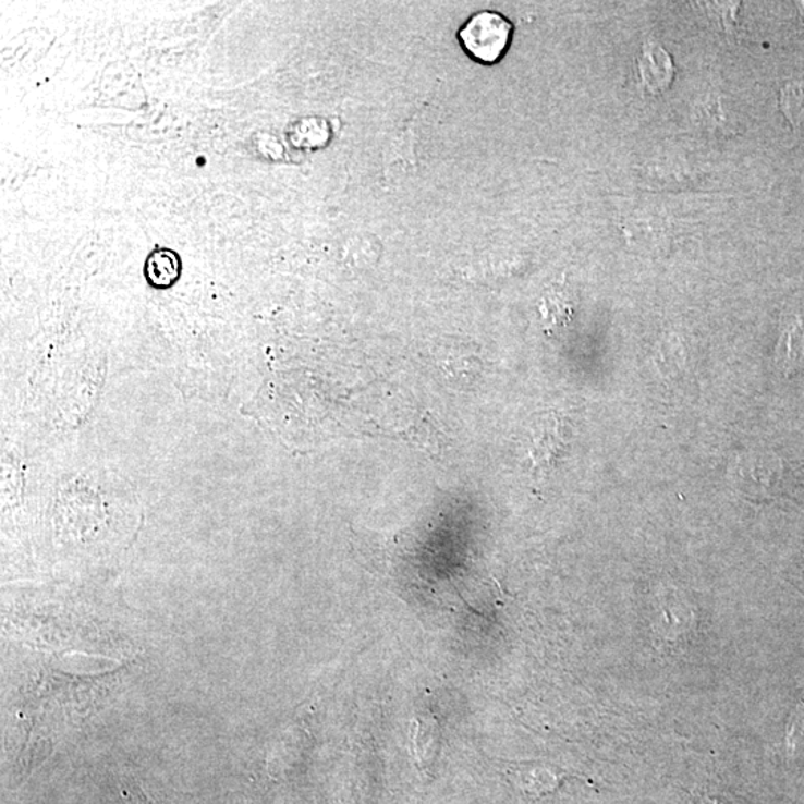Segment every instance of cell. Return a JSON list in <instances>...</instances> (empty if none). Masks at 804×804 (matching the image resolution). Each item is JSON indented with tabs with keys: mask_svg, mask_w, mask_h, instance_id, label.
<instances>
[{
	"mask_svg": "<svg viewBox=\"0 0 804 804\" xmlns=\"http://www.w3.org/2000/svg\"><path fill=\"white\" fill-rule=\"evenodd\" d=\"M513 24L497 12L483 11L475 14L459 32L466 51L483 63H495L509 48Z\"/></svg>",
	"mask_w": 804,
	"mask_h": 804,
	"instance_id": "cell-1",
	"label": "cell"
},
{
	"mask_svg": "<svg viewBox=\"0 0 804 804\" xmlns=\"http://www.w3.org/2000/svg\"><path fill=\"white\" fill-rule=\"evenodd\" d=\"M567 434L562 421L556 414H546L532 426L527 452L534 468H555L567 452Z\"/></svg>",
	"mask_w": 804,
	"mask_h": 804,
	"instance_id": "cell-2",
	"label": "cell"
},
{
	"mask_svg": "<svg viewBox=\"0 0 804 804\" xmlns=\"http://www.w3.org/2000/svg\"><path fill=\"white\" fill-rule=\"evenodd\" d=\"M641 80L647 92L660 95L672 84L675 76V66L669 52L657 42H645L639 59H637Z\"/></svg>",
	"mask_w": 804,
	"mask_h": 804,
	"instance_id": "cell-3",
	"label": "cell"
},
{
	"mask_svg": "<svg viewBox=\"0 0 804 804\" xmlns=\"http://www.w3.org/2000/svg\"><path fill=\"white\" fill-rule=\"evenodd\" d=\"M412 742L414 758L422 770L429 769L437 762L441 751V726L436 715L424 712L414 718Z\"/></svg>",
	"mask_w": 804,
	"mask_h": 804,
	"instance_id": "cell-4",
	"label": "cell"
},
{
	"mask_svg": "<svg viewBox=\"0 0 804 804\" xmlns=\"http://www.w3.org/2000/svg\"><path fill=\"white\" fill-rule=\"evenodd\" d=\"M181 275V259L176 252L158 247L145 263V276L156 288H169Z\"/></svg>",
	"mask_w": 804,
	"mask_h": 804,
	"instance_id": "cell-5",
	"label": "cell"
},
{
	"mask_svg": "<svg viewBox=\"0 0 804 804\" xmlns=\"http://www.w3.org/2000/svg\"><path fill=\"white\" fill-rule=\"evenodd\" d=\"M779 367L787 376L794 375L804 365V325L800 319L788 325L778 349Z\"/></svg>",
	"mask_w": 804,
	"mask_h": 804,
	"instance_id": "cell-6",
	"label": "cell"
},
{
	"mask_svg": "<svg viewBox=\"0 0 804 804\" xmlns=\"http://www.w3.org/2000/svg\"><path fill=\"white\" fill-rule=\"evenodd\" d=\"M743 483H750L745 487H759V489H769L777 487L779 480V470L777 462L773 461H753L743 462L741 468Z\"/></svg>",
	"mask_w": 804,
	"mask_h": 804,
	"instance_id": "cell-7",
	"label": "cell"
},
{
	"mask_svg": "<svg viewBox=\"0 0 804 804\" xmlns=\"http://www.w3.org/2000/svg\"><path fill=\"white\" fill-rule=\"evenodd\" d=\"M781 108L794 127H803L804 83H791L781 89Z\"/></svg>",
	"mask_w": 804,
	"mask_h": 804,
	"instance_id": "cell-8",
	"label": "cell"
}]
</instances>
